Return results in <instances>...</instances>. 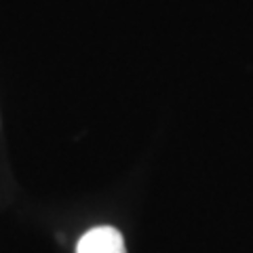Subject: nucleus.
<instances>
[{
    "instance_id": "1",
    "label": "nucleus",
    "mask_w": 253,
    "mask_h": 253,
    "mask_svg": "<svg viewBox=\"0 0 253 253\" xmlns=\"http://www.w3.org/2000/svg\"><path fill=\"white\" fill-rule=\"evenodd\" d=\"M76 253H126L123 234L116 228L110 226H97L83 234L78 241Z\"/></svg>"
}]
</instances>
